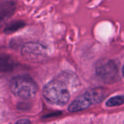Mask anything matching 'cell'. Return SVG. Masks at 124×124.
I'll list each match as a JSON object with an SVG mask.
<instances>
[{
  "mask_svg": "<svg viewBox=\"0 0 124 124\" xmlns=\"http://www.w3.org/2000/svg\"><path fill=\"white\" fill-rule=\"evenodd\" d=\"M43 95L48 102L57 105H65L70 100L67 84L59 79L49 82L44 87Z\"/></svg>",
  "mask_w": 124,
  "mask_h": 124,
  "instance_id": "cell-1",
  "label": "cell"
},
{
  "mask_svg": "<svg viewBox=\"0 0 124 124\" xmlns=\"http://www.w3.org/2000/svg\"><path fill=\"white\" fill-rule=\"evenodd\" d=\"M10 89L15 96L24 100H28L36 96L38 86L30 76H19L12 79Z\"/></svg>",
  "mask_w": 124,
  "mask_h": 124,
  "instance_id": "cell-2",
  "label": "cell"
},
{
  "mask_svg": "<svg viewBox=\"0 0 124 124\" xmlns=\"http://www.w3.org/2000/svg\"><path fill=\"white\" fill-rule=\"evenodd\" d=\"M105 97L101 89H90L77 97L69 106L68 110L71 113L84 110L93 104L102 101Z\"/></svg>",
  "mask_w": 124,
  "mask_h": 124,
  "instance_id": "cell-3",
  "label": "cell"
},
{
  "mask_svg": "<svg viewBox=\"0 0 124 124\" xmlns=\"http://www.w3.org/2000/svg\"><path fill=\"white\" fill-rule=\"evenodd\" d=\"M21 54L28 60L41 61L46 57L48 51L46 47L40 43L28 42L23 46Z\"/></svg>",
  "mask_w": 124,
  "mask_h": 124,
  "instance_id": "cell-4",
  "label": "cell"
},
{
  "mask_svg": "<svg viewBox=\"0 0 124 124\" xmlns=\"http://www.w3.org/2000/svg\"><path fill=\"white\" fill-rule=\"evenodd\" d=\"M118 73V64L113 60H100L96 67V73L101 79L109 81H113Z\"/></svg>",
  "mask_w": 124,
  "mask_h": 124,
  "instance_id": "cell-5",
  "label": "cell"
},
{
  "mask_svg": "<svg viewBox=\"0 0 124 124\" xmlns=\"http://www.w3.org/2000/svg\"><path fill=\"white\" fill-rule=\"evenodd\" d=\"M16 4L12 1H5L0 4V28L15 12Z\"/></svg>",
  "mask_w": 124,
  "mask_h": 124,
  "instance_id": "cell-6",
  "label": "cell"
},
{
  "mask_svg": "<svg viewBox=\"0 0 124 124\" xmlns=\"http://www.w3.org/2000/svg\"><path fill=\"white\" fill-rule=\"evenodd\" d=\"M15 67V62L12 57L7 54H0V71L8 73L13 70Z\"/></svg>",
  "mask_w": 124,
  "mask_h": 124,
  "instance_id": "cell-7",
  "label": "cell"
},
{
  "mask_svg": "<svg viewBox=\"0 0 124 124\" xmlns=\"http://www.w3.org/2000/svg\"><path fill=\"white\" fill-rule=\"evenodd\" d=\"M25 23L23 20H15L12 21L11 23H9L7 25H5V27L4 28V33H7V34H9L12 33H14L21 28H23V27H25Z\"/></svg>",
  "mask_w": 124,
  "mask_h": 124,
  "instance_id": "cell-8",
  "label": "cell"
},
{
  "mask_svg": "<svg viewBox=\"0 0 124 124\" xmlns=\"http://www.w3.org/2000/svg\"><path fill=\"white\" fill-rule=\"evenodd\" d=\"M123 104H124V95L111 97L106 102V105L108 107H118Z\"/></svg>",
  "mask_w": 124,
  "mask_h": 124,
  "instance_id": "cell-9",
  "label": "cell"
},
{
  "mask_svg": "<svg viewBox=\"0 0 124 124\" xmlns=\"http://www.w3.org/2000/svg\"><path fill=\"white\" fill-rule=\"evenodd\" d=\"M15 124H31V123L28 119H21V120L18 121L17 122H16Z\"/></svg>",
  "mask_w": 124,
  "mask_h": 124,
  "instance_id": "cell-10",
  "label": "cell"
},
{
  "mask_svg": "<svg viewBox=\"0 0 124 124\" xmlns=\"http://www.w3.org/2000/svg\"><path fill=\"white\" fill-rule=\"evenodd\" d=\"M122 72H123V76H124V67H123V70H122Z\"/></svg>",
  "mask_w": 124,
  "mask_h": 124,
  "instance_id": "cell-11",
  "label": "cell"
}]
</instances>
